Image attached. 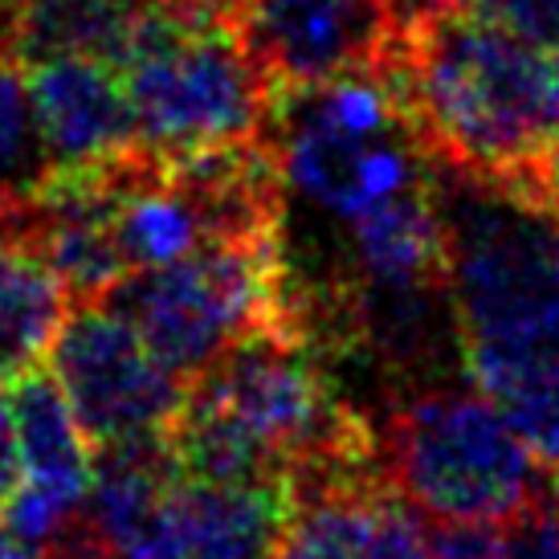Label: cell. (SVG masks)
Here are the masks:
<instances>
[{"instance_id":"cell-26","label":"cell","mask_w":559,"mask_h":559,"mask_svg":"<svg viewBox=\"0 0 559 559\" xmlns=\"http://www.w3.org/2000/svg\"><path fill=\"white\" fill-rule=\"evenodd\" d=\"M0 237H4V221H0Z\"/></svg>"},{"instance_id":"cell-1","label":"cell","mask_w":559,"mask_h":559,"mask_svg":"<svg viewBox=\"0 0 559 559\" xmlns=\"http://www.w3.org/2000/svg\"><path fill=\"white\" fill-rule=\"evenodd\" d=\"M462 359L544 462H559V213L519 180L433 156Z\"/></svg>"},{"instance_id":"cell-10","label":"cell","mask_w":559,"mask_h":559,"mask_svg":"<svg viewBox=\"0 0 559 559\" xmlns=\"http://www.w3.org/2000/svg\"><path fill=\"white\" fill-rule=\"evenodd\" d=\"M33 107L49 171L91 168L140 147V123L123 70L103 58H46L29 70Z\"/></svg>"},{"instance_id":"cell-13","label":"cell","mask_w":559,"mask_h":559,"mask_svg":"<svg viewBox=\"0 0 559 559\" xmlns=\"http://www.w3.org/2000/svg\"><path fill=\"white\" fill-rule=\"evenodd\" d=\"M147 0H29L16 13L13 58H103L123 66Z\"/></svg>"},{"instance_id":"cell-15","label":"cell","mask_w":559,"mask_h":559,"mask_svg":"<svg viewBox=\"0 0 559 559\" xmlns=\"http://www.w3.org/2000/svg\"><path fill=\"white\" fill-rule=\"evenodd\" d=\"M469 13L486 16L539 53H559V0H481Z\"/></svg>"},{"instance_id":"cell-7","label":"cell","mask_w":559,"mask_h":559,"mask_svg":"<svg viewBox=\"0 0 559 559\" xmlns=\"http://www.w3.org/2000/svg\"><path fill=\"white\" fill-rule=\"evenodd\" d=\"M21 486L0 507V523L29 559H41L86 507L94 478V445L53 376L21 372L13 380Z\"/></svg>"},{"instance_id":"cell-12","label":"cell","mask_w":559,"mask_h":559,"mask_svg":"<svg viewBox=\"0 0 559 559\" xmlns=\"http://www.w3.org/2000/svg\"><path fill=\"white\" fill-rule=\"evenodd\" d=\"M74 295L53 265L16 237H0V376H21L49 356Z\"/></svg>"},{"instance_id":"cell-21","label":"cell","mask_w":559,"mask_h":559,"mask_svg":"<svg viewBox=\"0 0 559 559\" xmlns=\"http://www.w3.org/2000/svg\"><path fill=\"white\" fill-rule=\"evenodd\" d=\"M389 9L396 33H417L441 16V0H380Z\"/></svg>"},{"instance_id":"cell-24","label":"cell","mask_w":559,"mask_h":559,"mask_svg":"<svg viewBox=\"0 0 559 559\" xmlns=\"http://www.w3.org/2000/svg\"><path fill=\"white\" fill-rule=\"evenodd\" d=\"M0 559H29L25 551H21V544H16L13 535L4 531V523H0Z\"/></svg>"},{"instance_id":"cell-11","label":"cell","mask_w":559,"mask_h":559,"mask_svg":"<svg viewBox=\"0 0 559 559\" xmlns=\"http://www.w3.org/2000/svg\"><path fill=\"white\" fill-rule=\"evenodd\" d=\"M270 559H429V535L392 481H368L298 498L295 527Z\"/></svg>"},{"instance_id":"cell-25","label":"cell","mask_w":559,"mask_h":559,"mask_svg":"<svg viewBox=\"0 0 559 559\" xmlns=\"http://www.w3.org/2000/svg\"><path fill=\"white\" fill-rule=\"evenodd\" d=\"M29 0H0V9H9V13H21Z\"/></svg>"},{"instance_id":"cell-3","label":"cell","mask_w":559,"mask_h":559,"mask_svg":"<svg viewBox=\"0 0 559 559\" xmlns=\"http://www.w3.org/2000/svg\"><path fill=\"white\" fill-rule=\"evenodd\" d=\"M119 70L140 143L159 156L262 140L278 91L237 37L229 0H147Z\"/></svg>"},{"instance_id":"cell-14","label":"cell","mask_w":559,"mask_h":559,"mask_svg":"<svg viewBox=\"0 0 559 559\" xmlns=\"http://www.w3.org/2000/svg\"><path fill=\"white\" fill-rule=\"evenodd\" d=\"M49 152L33 107L29 74L16 58L0 62V213L25 204L46 185Z\"/></svg>"},{"instance_id":"cell-23","label":"cell","mask_w":559,"mask_h":559,"mask_svg":"<svg viewBox=\"0 0 559 559\" xmlns=\"http://www.w3.org/2000/svg\"><path fill=\"white\" fill-rule=\"evenodd\" d=\"M13 29H16V13L0 9V62L13 58Z\"/></svg>"},{"instance_id":"cell-18","label":"cell","mask_w":559,"mask_h":559,"mask_svg":"<svg viewBox=\"0 0 559 559\" xmlns=\"http://www.w3.org/2000/svg\"><path fill=\"white\" fill-rule=\"evenodd\" d=\"M41 559H127V556L123 551H115V547L91 527L86 514H79V519L49 544V551Z\"/></svg>"},{"instance_id":"cell-5","label":"cell","mask_w":559,"mask_h":559,"mask_svg":"<svg viewBox=\"0 0 559 559\" xmlns=\"http://www.w3.org/2000/svg\"><path fill=\"white\" fill-rule=\"evenodd\" d=\"M103 302L140 326L159 364L188 384L249 335L295 331L282 241H204L168 265L127 274Z\"/></svg>"},{"instance_id":"cell-2","label":"cell","mask_w":559,"mask_h":559,"mask_svg":"<svg viewBox=\"0 0 559 559\" xmlns=\"http://www.w3.org/2000/svg\"><path fill=\"white\" fill-rule=\"evenodd\" d=\"M376 74L437 159L481 176L523 180L559 135L556 53L523 46L478 13L401 33Z\"/></svg>"},{"instance_id":"cell-16","label":"cell","mask_w":559,"mask_h":559,"mask_svg":"<svg viewBox=\"0 0 559 559\" xmlns=\"http://www.w3.org/2000/svg\"><path fill=\"white\" fill-rule=\"evenodd\" d=\"M429 559H507V523H437Z\"/></svg>"},{"instance_id":"cell-6","label":"cell","mask_w":559,"mask_h":559,"mask_svg":"<svg viewBox=\"0 0 559 559\" xmlns=\"http://www.w3.org/2000/svg\"><path fill=\"white\" fill-rule=\"evenodd\" d=\"M49 364L91 445L164 433L188 392V380L159 364L140 326L103 298L66 314Z\"/></svg>"},{"instance_id":"cell-9","label":"cell","mask_w":559,"mask_h":559,"mask_svg":"<svg viewBox=\"0 0 559 559\" xmlns=\"http://www.w3.org/2000/svg\"><path fill=\"white\" fill-rule=\"evenodd\" d=\"M295 514L298 495L286 478H176L127 559H270Z\"/></svg>"},{"instance_id":"cell-19","label":"cell","mask_w":559,"mask_h":559,"mask_svg":"<svg viewBox=\"0 0 559 559\" xmlns=\"http://www.w3.org/2000/svg\"><path fill=\"white\" fill-rule=\"evenodd\" d=\"M21 486V445H16V417H13V396L0 389V507L13 498Z\"/></svg>"},{"instance_id":"cell-20","label":"cell","mask_w":559,"mask_h":559,"mask_svg":"<svg viewBox=\"0 0 559 559\" xmlns=\"http://www.w3.org/2000/svg\"><path fill=\"white\" fill-rule=\"evenodd\" d=\"M519 185H527L539 201H547L559 213V135H556V140H547V147L535 156L531 171L519 180Z\"/></svg>"},{"instance_id":"cell-22","label":"cell","mask_w":559,"mask_h":559,"mask_svg":"<svg viewBox=\"0 0 559 559\" xmlns=\"http://www.w3.org/2000/svg\"><path fill=\"white\" fill-rule=\"evenodd\" d=\"M539 507L559 519V462L551 469H544V495H539Z\"/></svg>"},{"instance_id":"cell-17","label":"cell","mask_w":559,"mask_h":559,"mask_svg":"<svg viewBox=\"0 0 559 559\" xmlns=\"http://www.w3.org/2000/svg\"><path fill=\"white\" fill-rule=\"evenodd\" d=\"M507 559H559V519L531 507L507 523Z\"/></svg>"},{"instance_id":"cell-8","label":"cell","mask_w":559,"mask_h":559,"mask_svg":"<svg viewBox=\"0 0 559 559\" xmlns=\"http://www.w3.org/2000/svg\"><path fill=\"white\" fill-rule=\"evenodd\" d=\"M229 16L274 86L376 70L401 37L380 0H229Z\"/></svg>"},{"instance_id":"cell-4","label":"cell","mask_w":559,"mask_h":559,"mask_svg":"<svg viewBox=\"0 0 559 559\" xmlns=\"http://www.w3.org/2000/svg\"><path fill=\"white\" fill-rule=\"evenodd\" d=\"M380 453L392 486L433 523H511L544 495L539 453L481 389L417 384L392 404Z\"/></svg>"}]
</instances>
